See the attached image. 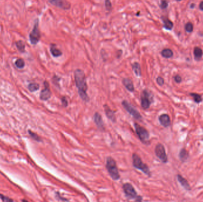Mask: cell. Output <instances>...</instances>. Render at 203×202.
<instances>
[{"label":"cell","mask_w":203,"mask_h":202,"mask_svg":"<svg viewBox=\"0 0 203 202\" xmlns=\"http://www.w3.org/2000/svg\"><path fill=\"white\" fill-rule=\"evenodd\" d=\"M199 9L202 11H203V1L201 2L200 4H199Z\"/></svg>","instance_id":"obj_35"},{"label":"cell","mask_w":203,"mask_h":202,"mask_svg":"<svg viewBox=\"0 0 203 202\" xmlns=\"http://www.w3.org/2000/svg\"><path fill=\"white\" fill-rule=\"evenodd\" d=\"M136 201H141L142 200V197L141 196H138V197H136Z\"/></svg>","instance_id":"obj_36"},{"label":"cell","mask_w":203,"mask_h":202,"mask_svg":"<svg viewBox=\"0 0 203 202\" xmlns=\"http://www.w3.org/2000/svg\"><path fill=\"white\" fill-rule=\"evenodd\" d=\"M133 165L135 168L140 170L145 174L148 176L150 175V171L149 168L146 164H144L141 158L137 154H134L133 155Z\"/></svg>","instance_id":"obj_3"},{"label":"cell","mask_w":203,"mask_h":202,"mask_svg":"<svg viewBox=\"0 0 203 202\" xmlns=\"http://www.w3.org/2000/svg\"><path fill=\"white\" fill-rule=\"evenodd\" d=\"M159 120L160 124L165 128H167L168 127V126H169L171 123L170 117L167 114H163L160 115L159 117Z\"/></svg>","instance_id":"obj_13"},{"label":"cell","mask_w":203,"mask_h":202,"mask_svg":"<svg viewBox=\"0 0 203 202\" xmlns=\"http://www.w3.org/2000/svg\"><path fill=\"white\" fill-rule=\"evenodd\" d=\"M203 55V52H202V50L198 47H196L194 48V57H195V59L197 61L199 60L202 56Z\"/></svg>","instance_id":"obj_20"},{"label":"cell","mask_w":203,"mask_h":202,"mask_svg":"<svg viewBox=\"0 0 203 202\" xmlns=\"http://www.w3.org/2000/svg\"><path fill=\"white\" fill-rule=\"evenodd\" d=\"M62 106L64 107H67L68 106V101L65 97H62Z\"/></svg>","instance_id":"obj_33"},{"label":"cell","mask_w":203,"mask_h":202,"mask_svg":"<svg viewBox=\"0 0 203 202\" xmlns=\"http://www.w3.org/2000/svg\"><path fill=\"white\" fill-rule=\"evenodd\" d=\"M174 80L176 83H180L182 81V78L179 75H176L174 77Z\"/></svg>","instance_id":"obj_31"},{"label":"cell","mask_w":203,"mask_h":202,"mask_svg":"<svg viewBox=\"0 0 203 202\" xmlns=\"http://www.w3.org/2000/svg\"><path fill=\"white\" fill-rule=\"evenodd\" d=\"M0 197H1L0 198H1L3 201H13L12 200H11V199L9 198H7V197H5V196L1 195V194H0Z\"/></svg>","instance_id":"obj_34"},{"label":"cell","mask_w":203,"mask_h":202,"mask_svg":"<svg viewBox=\"0 0 203 202\" xmlns=\"http://www.w3.org/2000/svg\"><path fill=\"white\" fill-rule=\"evenodd\" d=\"M48 1L53 6L64 10H68L70 8V4L65 0H48Z\"/></svg>","instance_id":"obj_10"},{"label":"cell","mask_w":203,"mask_h":202,"mask_svg":"<svg viewBox=\"0 0 203 202\" xmlns=\"http://www.w3.org/2000/svg\"><path fill=\"white\" fill-rule=\"evenodd\" d=\"M185 29L187 32H189V33L192 32L193 31V29H194L193 24L190 22L187 23L185 26Z\"/></svg>","instance_id":"obj_27"},{"label":"cell","mask_w":203,"mask_h":202,"mask_svg":"<svg viewBox=\"0 0 203 202\" xmlns=\"http://www.w3.org/2000/svg\"><path fill=\"white\" fill-rule=\"evenodd\" d=\"M141 106L144 109H147L150 107L151 102L150 100V94L146 91H143L141 96Z\"/></svg>","instance_id":"obj_9"},{"label":"cell","mask_w":203,"mask_h":202,"mask_svg":"<svg viewBox=\"0 0 203 202\" xmlns=\"http://www.w3.org/2000/svg\"><path fill=\"white\" fill-rule=\"evenodd\" d=\"M94 121L95 124H96L97 127L101 129V130H104V123L102 120V116H100V114L99 113H96L94 115Z\"/></svg>","instance_id":"obj_12"},{"label":"cell","mask_w":203,"mask_h":202,"mask_svg":"<svg viewBox=\"0 0 203 202\" xmlns=\"http://www.w3.org/2000/svg\"><path fill=\"white\" fill-rule=\"evenodd\" d=\"M162 19L163 20V22L164 23V28L167 29V30H171L173 28V23L169 20L167 17L162 16Z\"/></svg>","instance_id":"obj_18"},{"label":"cell","mask_w":203,"mask_h":202,"mask_svg":"<svg viewBox=\"0 0 203 202\" xmlns=\"http://www.w3.org/2000/svg\"><path fill=\"white\" fill-rule=\"evenodd\" d=\"M133 69L135 74L137 77H140L141 75V71L140 64L138 62H134L133 64Z\"/></svg>","instance_id":"obj_22"},{"label":"cell","mask_w":203,"mask_h":202,"mask_svg":"<svg viewBox=\"0 0 203 202\" xmlns=\"http://www.w3.org/2000/svg\"><path fill=\"white\" fill-rule=\"evenodd\" d=\"M134 127L136 133L138 136L141 141L143 143H147L149 140V133L148 131L137 123H134Z\"/></svg>","instance_id":"obj_4"},{"label":"cell","mask_w":203,"mask_h":202,"mask_svg":"<svg viewBox=\"0 0 203 202\" xmlns=\"http://www.w3.org/2000/svg\"><path fill=\"white\" fill-rule=\"evenodd\" d=\"M106 167L113 180H118L119 179L120 175L119 174L116 163L112 157H109L107 158Z\"/></svg>","instance_id":"obj_2"},{"label":"cell","mask_w":203,"mask_h":202,"mask_svg":"<svg viewBox=\"0 0 203 202\" xmlns=\"http://www.w3.org/2000/svg\"><path fill=\"white\" fill-rule=\"evenodd\" d=\"M16 46H17L18 50H19L20 52H24L25 51V44L23 41L19 40V41L17 42H16Z\"/></svg>","instance_id":"obj_23"},{"label":"cell","mask_w":203,"mask_h":202,"mask_svg":"<svg viewBox=\"0 0 203 202\" xmlns=\"http://www.w3.org/2000/svg\"><path fill=\"white\" fill-rule=\"evenodd\" d=\"M28 88L31 92H34L39 90V85L37 83H31L29 85Z\"/></svg>","instance_id":"obj_25"},{"label":"cell","mask_w":203,"mask_h":202,"mask_svg":"<svg viewBox=\"0 0 203 202\" xmlns=\"http://www.w3.org/2000/svg\"><path fill=\"white\" fill-rule=\"evenodd\" d=\"M161 54H162V57L165 58H170L173 55V53L172 52V50L170 49H163L161 52Z\"/></svg>","instance_id":"obj_21"},{"label":"cell","mask_w":203,"mask_h":202,"mask_svg":"<svg viewBox=\"0 0 203 202\" xmlns=\"http://www.w3.org/2000/svg\"><path fill=\"white\" fill-rule=\"evenodd\" d=\"M104 109H105V114L106 115V116L108 117V118L109 119H110L111 120H112L113 122H115L116 121V117H115V113L114 111H112L109 107L105 105H104Z\"/></svg>","instance_id":"obj_14"},{"label":"cell","mask_w":203,"mask_h":202,"mask_svg":"<svg viewBox=\"0 0 203 202\" xmlns=\"http://www.w3.org/2000/svg\"><path fill=\"white\" fill-rule=\"evenodd\" d=\"M15 65H16V66L18 68L21 69V68H24L25 64H24V61H23L22 59H18L16 61Z\"/></svg>","instance_id":"obj_26"},{"label":"cell","mask_w":203,"mask_h":202,"mask_svg":"<svg viewBox=\"0 0 203 202\" xmlns=\"http://www.w3.org/2000/svg\"><path fill=\"white\" fill-rule=\"evenodd\" d=\"M123 190L126 196L131 199L136 198L137 197V192L133 186L130 183H125L123 185Z\"/></svg>","instance_id":"obj_8"},{"label":"cell","mask_w":203,"mask_h":202,"mask_svg":"<svg viewBox=\"0 0 203 202\" xmlns=\"http://www.w3.org/2000/svg\"><path fill=\"white\" fill-rule=\"evenodd\" d=\"M190 95L193 97L194 100L195 101V102L197 103H201L202 102V99L201 96L199 94H196V93H191Z\"/></svg>","instance_id":"obj_24"},{"label":"cell","mask_w":203,"mask_h":202,"mask_svg":"<svg viewBox=\"0 0 203 202\" xmlns=\"http://www.w3.org/2000/svg\"><path fill=\"white\" fill-rule=\"evenodd\" d=\"M38 22H39L38 20H37L36 21L35 24L33 29L29 35L31 42L33 44H37L40 39V32L39 30V24H38L39 23H38Z\"/></svg>","instance_id":"obj_6"},{"label":"cell","mask_w":203,"mask_h":202,"mask_svg":"<svg viewBox=\"0 0 203 202\" xmlns=\"http://www.w3.org/2000/svg\"><path fill=\"white\" fill-rule=\"evenodd\" d=\"M105 7L108 11H110L112 9V3L110 0H105Z\"/></svg>","instance_id":"obj_29"},{"label":"cell","mask_w":203,"mask_h":202,"mask_svg":"<svg viewBox=\"0 0 203 202\" xmlns=\"http://www.w3.org/2000/svg\"><path fill=\"white\" fill-rule=\"evenodd\" d=\"M188 157L189 154L188 151L185 149H182L179 153L180 160L182 162H185L188 160Z\"/></svg>","instance_id":"obj_19"},{"label":"cell","mask_w":203,"mask_h":202,"mask_svg":"<svg viewBox=\"0 0 203 202\" xmlns=\"http://www.w3.org/2000/svg\"><path fill=\"white\" fill-rule=\"evenodd\" d=\"M74 78L75 85L78 88L80 96L83 100L85 101V102H89V98L86 93L87 90V85L84 71L80 69H76L74 72Z\"/></svg>","instance_id":"obj_1"},{"label":"cell","mask_w":203,"mask_h":202,"mask_svg":"<svg viewBox=\"0 0 203 202\" xmlns=\"http://www.w3.org/2000/svg\"><path fill=\"white\" fill-rule=\"evenodd\" d=\"M122 106H124V109L127 111L134 119L138 120H142V116L140 114V113L132 106L127 101L124 100L122 103Z\"/></svg>","instance_id":"obj_5"},{"label":"cell","mask_w":203,"mask_h":202,"mask_svg":"<svg viewBox=\"0 0 203 202\" xmlns=\"http://www.w3.org/2000/svg\"><path fill=\"white\" fill-rule=\"evenodd\" d=\"M156 81H157V83H158L159 85H160V86H162V85H163L164 84V80H163V78L162 77H158L157 79H156Z\"/></svg>","instance_id":"obj_32"},{"label":"cell","mask_w":203,"mask_h":202,"mask_svg":"<svg viewBox=\"0 0 203 202\" xmlns=\"http://www.w3.org/2000/svg\"><path fill=\"white\" fill-rule=\"evenodd\" d=\"M29 133L30 135L31 136V137H32L33 139H35V140H36V141H41V139L40 138V137H39L38 135H36V133H35L31 132V131H29Z\"/></svg>","instance_id":"obj_28"},{"label":"cell","mask_w":203,"mask_h":202,"mask_svg":"<svg viewBox=\"0 0 203 202\" xmlns=\"http://www.w3.org/2000/svg\"><path fill=\"white\" fill-rule=\"evenodd\" d=\"M50 51L53 57H59L62 55V52L58 49L56 47L55 44H51L50 47Z\"/></svg>","instance_id":"obj_17"},{"label":"cell","mask_w":203,"mask_h":202,"mask_svg":"<svg viewBox=\"0 0 203 202\" xmlns=\"http://www.w3.org/2000/svg\"><path fill=\"white\" fill-rule=\"evenodd\" d=\"M122 83L125 87L127 89L128 91L133 92L134 91V87L133 83L131 80L129 78H124L122 80Z\"/></svg>","instance_id":"obj_16"},{"label":"cell","mask_w":203,"mask_h":202,"mask_svg":"<svg viewBox=\"0 0 203 202\" xmlns=\"http://www.w3.org/2000/svg\"><path fill=\"white\" fill-rule=\"evenodd\" d=\"M155 154L157 157L163 163L168 162V157L164 146L161 143H158L155 148Z\"/></svg>","instance_id":"obj_7"},{"label":"cell","mask_w":203,"mask_h":202,"mask_svg":"<svg viewBox=\"0 0 203 202\" xmlns=\"http://www.w3.org/2000/svg\"><path fill=\"white\" fill-rule=\"evenodd\" d=\"M44 85H45V88L42 90L40 95V98L41 100L43 101L48 100L50 96H51V92L50 91L49 87V84L48 82L45 81L44 82Z\"/></svg>","instance_id":"obj_11"},{"label":"cell","mask_w":203,"mask_h":202,"mask_svg":"<svg viewBox=\"0 0 203 202\" xmlns=\"http://www.w3.org/2000/svg\"><path fill=\"white\" fill-rule=\"evenodd\" d=\"M177 180H178V182H180V183L181 184V186L185 190H191V187H190L188 181L185 178H184L181 175H180V174L177 175Z\"/></svg>","instance_id":"obj_15"},{"label":"cell","mask_w":203,"mask_h":202,"mask_svg":"<svg viewBox=\"0 0 203 202\" xmlns=\"http://www.w3.org/2000/svg\"><path fill=\"white\" fill-rule=\"evenodd\" d=\"M176 1H181V0H176Z\"/></svg>","instance_id":"obj_37"},{"label":"cell","mask_w":203,"mask_h":202,"mask_svg":"<svg viewBox=\"0 0 203 202\" xmlns=\"http://www.w3.org/2000/svg\"><path fill=\"white\" fill-rule=\"evenodd\" d=\"M168 3L166 0H162L160 4V8L162 9H165L168 7Z\"/></svg>","instance_id":"obj_30"}]
</instances>
